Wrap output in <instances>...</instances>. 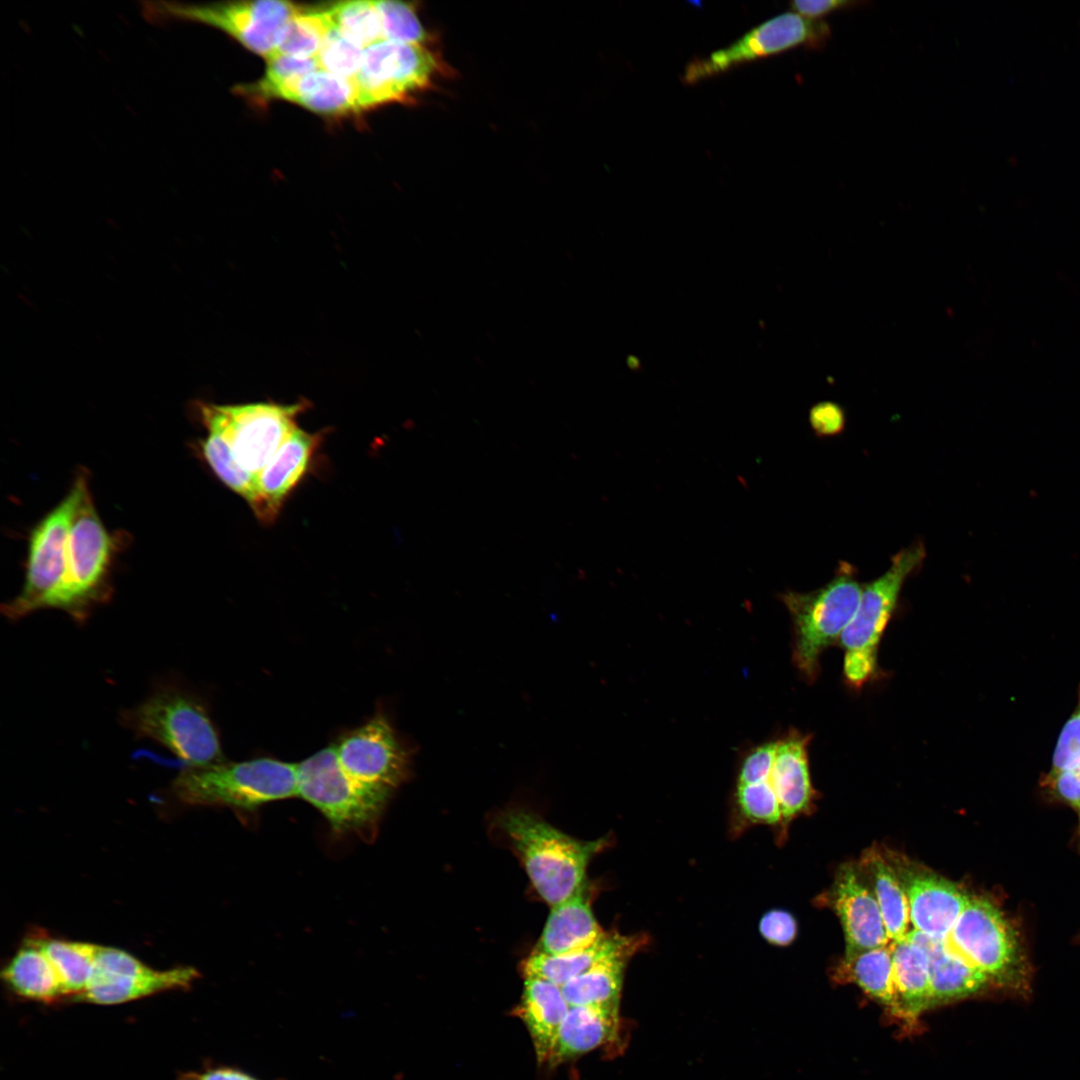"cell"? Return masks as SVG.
Segmentation results:
<instances>
[{
	"label": "cell",
	"mask_w": 1080,
	"mask_h": 1080,
	"mask_svg": "<svg viewBox=\"0 0 1080 1080\" xmlns=\"http://www.w3.org/2000/svg\"><path fill=\"white\" fill-rule=\"evenodd\" d=\"M1078 940L1080 941V934H1079V936H1078Z\"/></svg>",
	"instance_id": "ee69618b"
},
{
	"label": "cell",
	"mask_w": 1080,
	"mask_h": 1080,
	"mask_svg": "<svg viewBox=\"0 0 1080 1080\" xmlns=\"http://www.w3.org/2000/svg\"><path fill=\"white\" fill-rule=\"evenodd\" d=\"M926 549L916 541L891 558L884 574L864 585L854 616L840 637L847 683L860 688L877 674L878 649L905 581L925 560Z\"/></svg>",
	"instance_id": "52a82bcc"
},
{
	"label": "cell",
	"mask_w": 1080,
	"mask_h": 1080,
	"mask_svg": "<svg viewBox=\"0 0 1080 1080\" xmlns=\"http://www.w3.org/2000/svg\"><path fill=\"white\" fill-rule=\"evenodd\" d=\"M185 1080H260L255 1076L232 1066L209 1067L200 1073H191ZM284 1080V1079H277Z\"/></svg>",
	"instance_id": "7bdbcfd3"
},
{
	"label": "cell",
	"mask_w": 1080,
	"mask_h": 1080,
	"mask_svg": "<svg viewBox=\"0 0 1080 1080\" xmlns=\"http://www.w3.org/2000/svg\"><path fill=\"white\" fill-rule=\"evenodd\" d=\"M619 1027V1004L570 1006L547 1064L557 1066L614 1040Z\"/></svg>",
	"instance_id": "603a6c76"
},
{
	"label": "cell",
	"mask_w": 1080,
	"mask_h": 1080,
	"mask_svg": "<svg viewBox=\"0 0 1080 1080\" xmlns=\"http://www.w3.org/2000/svg\"><path fill=\"white\" fill-rule=\"evenodd\" d=\"M381 19L384 40L424 44L427 33L415 7L401 1H374Z\"/></svg>",
	"instance_id": "e575fe53"
},
{
	"label": "cell",
	"mask_w": 1080,
	"mask_h": 1080,
	"mask_svg": "<svg viewBox=\"0 0 1080 1080\" xmlns=\"http://www.w3.org/2000/svg\"><path fill=\"white\" fill-rule=\"evenodd\" d=\"M630 956L608 958L561 987L570 1006L619 1004L625 964Z\"/></svg>",
	"instance_id": "f1b7e54d"
},
{
	"label": "cell",
	"mask_w": 1080,
	"mask_h": 1080,
	"mask_svg": "<svg viewBox=\"0 0 1080 1080\" xmlns=\"http://www.w3.org/2000/svg\"><path fill=\"white\" fill-rule=\"evenodd\" d=\"M207 436L198 441L200 456L216 477L249 504L255 515L260 509L257 476L244 470L235 460L222 434L206 428Z\"/></svg>",
	"instance_id": "1f68e13d"
},
{
	"label": "cell",
	"mask_w": 1080,
	"mask_h": 1080,
	"mask_svg": "<svg viewBox=\"0 0 1080 1080\" xmlns=\"http://www.w3.org/2000/svg\"><path fill=\"white\" fill-rule=\"evenodd\" d=\"M892 952L894 1009L898 1015L916 1018L932 1006L928 960L924 950L905 937L890 943Z\"/></svg>",
	"instance_id": "484cf974"
},
{
	"label": "cell",
	"mask_w": 1080,
	"mask_h": 1080,
	"mask_svg": "<svg viewBox=\"0 0 1080 1080\" xmlns=\"http://www.w3.org/2000/svg\"><path fill=\"white\" fill-rule=\"evenodd\" d=\"M862 1H846V0H797L790 2L789 6L791 10L801 16H804L813 20H822V17L831 13L856 8L859 5H864Z\"/></svg>",
	"instance_id": "b9f144b4"
},
{
	"label": "cell",
	"mask_w": 1080,
	"mask_h": 1080,
	"mask_svg": "<svg viewBox=\"0 0 1080 1080\" xmlns=\"http://www.w3.org/2000/svg\"><path fill=\"white\" fill-rule=\"evenodd\" d=\"M334 26L363 49L384 40L374 1H345L329 6Z\"/></svg>",
	"instance_id": "836d02e7"
},
{
	"label": "cell",
	"mask_w": 1080,
	"mask_h": 1080,
	"mask_svg": "<svg viewBox=\"0 0 1080 1080\" xmlns=\"http://www.w3.org/2000/svg\"><path fill=\"white\" fill-rule=\"evenodd\" d=\"M323 432L309 433L297 427L257 475L260 509L256 517L271 523L291 492L311 468Z\"/></svg>",
	"instance_id": "ac0fdd59"
},
{
	"label": "cell",
	"mask_w": 1080,
	"mask_h": 1080,
	"mask_svg": "<svg viewBox=\"0 0 1080 1080\" xmlns=\"http://www.w3.org/2000/svg\"><path fill=\"white\" fill-rule=\"evenodd\" d=\"M198 977V971L192 967L159 971L125 951L98 945L90 981L75 999L99 1005L120 1004L165 991L187 989Z\"/></svg>",
	"instance_id": "5bb4252c"
},
{
	"label": "cell",
	"mask_w": 1080,
	"mask_h": 1080,
	"mask_svg": "<svg viewBox=\"0 0 1080 1080\" xmlns=\"http://www.w3.org/2000/svg\"><path fill=\"white\" fill-rule=\"evenodd\" d=\"M809 422L817 436H835L845 428V412L837 403L823 401L811 408Z\"/></svg>",
	"instance_id": "ab89813d"
},
{
	"label": "cell",
	"mask_w": 1080,
	"mask_h": 1080,
	"mask_svg": "<svg viewBox=\"0 0 1080 1080\" xmlns=\"http://www.w3.org/2000/svg\"><path fill=\"white\" fill-rule=\"evenodd\" d=\"M760 933L770 943L788 945L796 936L797 925L794 917L782 910L766 913L760 921Z\"/></svg>",
	"instance_id": "60d3db41"
},
{
	"label": "cell",
	"mask_w": 1080,
	"mask_h": 1080,
	"mask_svg": "<svg viewBox=\"0 0 1080 1080\" xmlns=\"http://www.w3.org/2000/svg\"><path fill=\"white\" fill-rule=\"evenodd\" d=\"M121 724L137 737L161 744L185 767L223 761L217 730L201 699L176 682H165L133 708L120 714Z\"/></svg>",
	"instance_id": "7a4b0ae2"
},
{
	"label": "cell",
	"mask_w": 1080,
	"mask_h": 1080,
	"mask_svg": "<svg viewBox=\"0 0 1080 1080\" xmlns=\"http://www.w3.org/2000/svg\"><path fill=\"white\" fill-rule=\"evenodd\" d=\"M862 589L856 568L841 561L834 577L823 587L779 595L792 619V660L806 680L816 679L821 654L841 637L856 612Z\"/></svg>",
	"instance_id": "8992f818"
},
{
	"label": "cell",
	"mask_w": 1080,
	"mask_h": 1080,
	"mask_svg": "<svg viewBox=\"0 0 1080 1080\" xmlns=\"http://www.w3.org/2000/svg\"><path fill=\"white\" fill-rule=\"evenodd\" d=\"M272 99L290 101L324 115L360 112L354 81L321 68L287 78L267 90L258 102Z\"/></svg>",
	"instance_id": "d6986e66"
},
{
	"label": "cell",
	"mask_w": 1080,
	"mask_h": 1080,
	"mask_svg": "<svg viewBox=\"0 0 1080 1080\" xmlns=\"http://www.w3.org/2000/svg\"><path fill=\"white\" fill-rule=\"evenodd\" d=\"M906 938L919 945L927 956L932 1006L975 995L992 985L983 972L949 947L945 939L931 938L916 930L908 931Z\"/></svg>",
	"instance_id": "44dd1931"
},
{
	"label": "cell",
	"mask_w": 1080,
	"mask_h": 1080,
	"mask_svg": "<svg viewBox=\"0 0 1080 1080\" xmlns=\"http://www.w3.org/2000/svg\"><path fill=\"white\" fill-rule=\"evenodd\" d=\"M949 947L983 972L993 986L1016 997L1031 993L1032 966L1022 937L1000 907L983 896H970L948 933Z\"/></svg>",
	"instance_id": "277c9868"
},
{
	"label": "cell",
	"mask_w": 1080,
	"mask_h": 1080,
	"mask_svg": "<svg viewBox=\"0 0 1080 1080\" xmlns=\"http://www.w3.org/2000/svg\"><path fill=\"white\" fill-rule=\"evenodd\" d=\"M333 26L329 7L300 6L284 27L274 55L316 57Z\"/></svg>",
	"instance_id": "d6a6232c"
},
{
	"label": "cell",
	"mask_w": 1080,
	"mask_h": 1080,
	"mask_svg": "<svg viewBox=\"0 0 1080 1080\" xmlns=\"http://www.w3.org/2000/svg\"><path fill=\"white\" fill-rule=\"evenodd\" d=\"M310 404L256 402L233 405L199 403L205 428L219 431L233 457L247 472L257 476L293 432L297 418Z\"/></svg>",
	"instance_id": "30bf717a"
},
{
	"label": "cell",
	"mask_w": 1080,
	"mask_h": 1080,
	"mask_svg": "<svg viewBox=\"0 0 1080 1080\" xmlns=\"http://www.w3.org/2000/svg\"><path fill=\"white\" fill-rule=\"evenodd\" d=\"M2 979L18 996L52 1002L65 996L53 964L32 938L16 952L2 971Z\"/></svg>",
	"instance_id": "4316f807"
},
{
	"label": "cell",
	"mask_w": 1080,
	"mask_h": 1080,
	"mask_svg": "<svg viewBox=\"0 0 1080 1080\" xmlns=\"http://www.w3.org/2000/svg\"><path fill=\"white\" fill-rule=\"evenodd\" d=\"M831 36L827 22L809 19L793 11L785 12L753 28L728 47L708 57L695 58L686 66L682 80L694 84L740 64L799 46L822 49Z\"/></svg>",
	"instance_id": "4fadbf2b"
},
{
	"label": "cell",
	"mask_w": 1080,
	"mask_h": 1080,
	"mask_svg": "<svg viewBox=\"0 0 1080 1080\" xmlns=\"http://www.w3.org/2000/svg\"><path fill=\"white\" fill-rule=\"evenodd\" d=\"M865 879L852 864H845L837 871L832 900L846 940L845 956L890 944L883 917L873 893Z\"/></svg>",
	"instance_id": "e0dca14e"
},
{
	"label": "cell",
	"mask_w": 1080,
	"mask_h": 1080,
	"mask_svg": "<svg viewBox=\"0 0 1080 1080\" xmlns=\"http://www.w3.org/2000/svg\"><path fill=\"white\" fill-rule=\"evenodd\" d=\"M860 868L871 883L889 939L893 942L904 940L910 921L909 905L891 863L881 853L871 849L862 857Z\"/></svg>",
	"instance_id": "83f0119b"
},
{
	"label": "cell",
	"mask_w": 1080,
	"mask_h": 1080,
	"mask_svg": "<svg viewBox=\"0 0 1080 1080\" xmlns=\"http://www.w3.org/2000/svg\"><path fill=\"white\" fill-rule=\"evenodd\" d=\"M79 489L77 474L65 497L31 530L23 587L15 598L1 606L3 615L8 619L16 621L37 610L46 609L48 601L62 584Z\"/></svg>",
	"instance_id": "8fae6325"
},
{
	"label": "cell",
	"mask_w": 1080,
	"mask_h": 1080,
	"mask_svg": "<svg viewBox=\"0 0 1080 1080\" xmlns=\"http://www.w3.org/2000/svg\"><path fill=\"white\" fill-rule=\"evenodd\" d=\"M810 739V735L792 729L776 740L769 781L777 796L782 819H791L802 813L812 802L814 790L808 757Z\"/></svg>",
	"instance_id": "ffe728a7"
},
{
	"label": "cell",
	"mask_w": 1080,
	"mask_h": 1080,
	"mask_svg": "<svg viewBox=\"0 0 1080 1080\" xmlns=\"http://www.w3.org/2000/svg\"><path fill=\"white\" fill-rule=\"evenodd\" d=\"M1080 762V690L1078 703L1064 724L1052 756L1050 772L1069 769Z\"/></svg>",
	"instance_id": "f35d334b"
},
{
	"label": "cell",
	"mask_w": 1080,
	"mask_h": 1080,
	"mask_svg": "<svg viewBox=\"0 0 1080 1080\" xmlns=\"http://www.w3.org/2000/svg\"><path fill=\"white\" fill-rule=\"evenodd\" d=\"M769 773L756 781L736 785L737 807L744 817L753 822L776 824L782 819L777 796L769 781Z\"/></svg>",
	"instance_id": "d590c367"
},
{
	"label": "cell",
	"mask_w": 1080,
	"mask_h": 1080,
	"mask_svg": "<svg viewBox=\"0 0 1080 1080\" xmlns=\"http://www.w3.org/2000/svg\"><path fill=\"white\" fill-rule=\"evenodd\" d=\"M890 863L906 893L913 930L945 939L970 896L948 879L903 858L893 857Z\"/></svg>",
	"instance_id": "2e32d148"
},
{
	"label": "cell",
	"mask_w": 1080,
	"mask_h": 1080,
	"mask_svg": "<svg viewBox=\"0 0 1080 1080\" xmlns=\"http://www.w3.org/2000/svg\"><path fill=\"white\" fill-rule=\"evenodd\" d=\"M172 792L189 805L253 809L297 796V764L256 758L185 767L172 783Z\"/></svg>",
	"instance_id": "5b68a950"
},
{
	"label": "cell",
	"mask_w": 1080,
	"mask_h": 1080,
	"mask_svg": "<svg viewBox=\"0 0 1080 1080\" xmlns=\"http://www.w3.org/2000/svg\"><path fill=\"white\" fill-rule=\"evenodd\" d=\"M641 945L634 937L605 933L594 944L567 953L549 955L534 951L522 963L524 977H539L560 987L594 965L614 956H631Z\"/></svg>",
	"instance_id": "cb8c5ba5"
},
{
	"label": "cell",
	"mask_w": 1080,
	"mask_h": 1080,
	"mask_svg": "<svg viewBox=\"0 0 1080 1080\" xmlns=\"http://www.w3.org/2000/svg\"><path fill=\"white\" fill-rule=\"evenodd\" d=\"M838 976L858 985L873 999L894 1009V984L890 944L843 959Z\"/></svg>",
	"instance_id": "f546056e"
},
{
	"label": "cell",
	"mask_w": 1080,
	"mask_h": 1080,
	"mask_svg": "<svg viewBox=\"0 0 1080 1080\" xmlns=\"http://www.w3.org/2000/svg\"><path fill=\"white\" fill-rule=\"evenodd\" d=\"M47 955L62 982L65 996L76 998L86 989L94 969L98 945L33 936Z\"/></svg>",
	"instance_id": "4dcf8cb0"
},
{
	"label": "cell",
	"mask_w": 1080,
	"mask_h": 1080,
	"mask_svg": "<svg viewBox=\"0 0 1080 1080\" xmlns=\"http://www.w3.org/2000/svg\"><path fill=\"white\" fill-rule=\"evenodd\" d=\"M1041 786L1050 799L1067 805L1076 813V836L1080 846V762L1066 770L1049 771L1042 778Z\"/></svg>",
	"instance_id": "74e56055"
},
{
	"label": "cell",
	"mask_w": 1080,
	"mask_h": 1080,
	"mask_svg": "<svg viewBox=\"0 0 1080 1080\" xmlns=\"http://www.w3.org/2000/svg\"><path fill=\"white\" fill-rule=\"evenodd\" d=\"M500 824L533 887L551 907L583 887L587 865L603 846V840L572 838L525 810L505 812Z\"/></svg>",
	"instance_id": "3957f363"
},
{
	"label": "cell",
	"mask_w": 1080,
	"mask_h": 1080,
	"mask_svg": "<svg viewBox=\"0 0 1080 1080\" xmlns=\"http://www.w3.org/2000/svg\"><path fill=\"white\" fill-rule=\"evenodd\" d=\"M364 50L333 26L315 58L321 69L353 80L360 70Z\"/></svg>",
	"instance_id": "8d00e7d4"
},
{
	"label": "cell",
	"mask_w": 1080,
	"mask_h": 1080,
	"mask_svg": "<svg viewBox=\"0 0 1080 1080\" xmlns=\"http://www.w3.org/2000/svg\"><path fill=\"white\" fill-rule=\"evenodd\" d=\"M604 934L582 887L570 898L552 906L535 951L563 954L588 947Z\"/></svg>",
	"instance_id": "d4e9b609"
},
{
	"label": "cell",
	"mask_w": 1080,
	"mask_h": 1080,
	"mask_svg": "<svg viewBox=\"0 0 1080 1080\" xmlns=\"http://www.w3.org/2000/svg\"><path fill=\"white\" fill-rule=\"evenodd\" d=\"M391 794L347 775L333 745L297 763V796L317 808L339 832L371 833Z\"/></svg>",
	"instance_id": "9c48e42d"
},
{
	"label": "cell",
	"mask_w": 1080,
	"mask_h": 1080,
	"mask_svg": "<svg viewBox=\"0 0 1080 1080\" xmlns=\"http://www.w3.org/2000/svg\"><path fill=\"white\" fill-rule=\"evenodd\" d=\"M333 746L342 769L361 784L393 792L409 775L410 753L382 714Z\"/></svg>",
	"instance_id": "9a60e30c"
},
{
	"label": "cell",
	"mask_w": 1080,
	"mask_h": 1080,
	"mask_svg": "<svg viewBox=\"0 0 1080 1080\" xmlns=\"http://www.w3.org/2000/svg\"><path fill=\"white\" fill-rule=\"evenodd\" d=\"M439 62L424 44L383 40L364 50L357 88L359 111L407 101L430 87Z\"/></svg>",
	"instance_id": "7c38bea8"
},
{
	"label": "cell",
	"mask_w": 1080,
	"mask_h": 1080,
	"mask_svg": "<svg viewBox=\"0 0 1080 1080\" xmlns=\"http://www.w3.org/2000/svg\"><path fill=\"white\" fill-rule=\"evenodd\" d=\"M300 6L278 0L229 1L207 4L144 2V17L151 23L172 21L204 24L221 30L254 53L270 58L281 33Z\"/></svg>",
	"instance_id": "ba28073f"
},
{
	"label": "cell",
	"mask_w": 1080,
	"mask_h": 1080,
	"mask_svg": "<svg viewBox=\"0 0 1080 1080\" xmlns=\"http://www.w3.org/2000/svg\"><path fill=\"white\" fill-rule=\"evenodd\" d=\"M569 1009L560 986L539 977H524L515 1014L527 1028L539 1064H547Z\"/></svg>",
	"instance_id": "7402d4cb"
},
{
	"label": "cell",
	"mask_w": 1080,
	"mask_h": 1080,
	"mask_svg": "<svg viewBox=\"0 0 1080 1080\" xmlns=\"http://www.w3.org/2000/svg\"><path fill=\"white\" fill-rule=\"evenodd\" d=\"M77 474L80 489L69 532L66 574L46 609L61 610L83 624L94 608L112 597V566L125 536L106 529L90 493L87 471Z\"/></svg>",
	"instance_id": "6da1fadb"
}]
</instances>
